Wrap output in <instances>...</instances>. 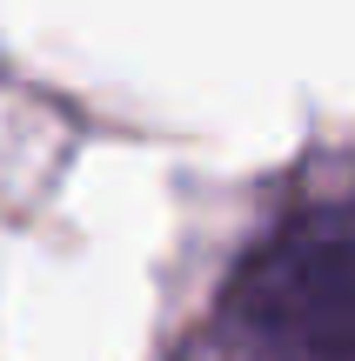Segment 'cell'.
Wrapping results in <instances>:
<instances>
[{
	"label": "cell",
	"mask_w": 355,
	"mask_h": 361,
	"mask_svg": "<svg viewBox=\"0 0 355 361\" xmlns=\"http://www.w3.org/2000/svg\"><path fill=\"white\" fill-rule=\"evenodd\" d=\"M222 322L248 361H355V201L295 207L235 268Z\"/></svg>",
	"instance_id": "cell-1"
}]
</instances>
